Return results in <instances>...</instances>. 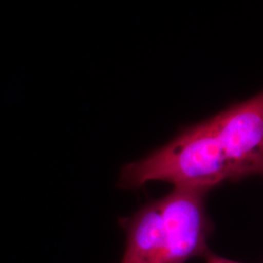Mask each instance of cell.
Returning <instances> with one entry per match:
<instances>
[{
	"label": "cell",
	"mask_w": 263,
	"mask_h": 263,
	"mask_svg": "<svg viewBox=\"0 0 263 263\" xmlns=\"http://www.w3.org/2000/svg\"><path fill=\"white\" fill-rule=\"evenodd\" d=\"M208 192L175 187L121 219L126 250L120 263H185L205 256L213 231L206 211Z\"/></svg>",
	"instance_id": "cell-1"
},
{
	"label": "cell",
	"mask_w": 263,
	"mask_h": 263,
	"mask_svg": "<svg viewBox=\"0 0 263 263\" xmlns=\"http://www.w3.org/2000/svg\"><path fill=\"white\" fill-rule=\"evenodd\" d=\"M154 180L175 187L211 190L230 180V173L209 120L196 124L149 154L121 171L119 186L140 188Z\"/></svg>",
	"instance_id": "cell-2"
},
{
	"label": "cell",
	"mask_w": 263,
	"mask_h": 263,
	"mask_svg": "<svg viewBox=\"0 0 263 263\" xmlns=\"http://www.w3.org/2000/svg\"><path fill=\"white\" fill-rule=\"evenodd\" d=\"M230 180L257 176L263 170L262 92L209 119Z\"/></svg>",
	"instance_id": "cell-3"
},
{
	"label": "cell",
	"mask_w": 263,
	"mask_h": 263,
	"mask_svg": "<svg viewBox=\"0 0 263 263\" xmlns=\"http://www.w3.org/2000/svg\"><path fill=\"white\" fill-rule=\"evenodd\" d=\"M205 257H206L207 263H240L237 262V261H232V260H229V259H226V258H223V257H220V256H218L216 254H212L210 251L208 252L207 254H205Z\"/></svg>",
	"instance_id": "cell-4"
}]
</instances>
